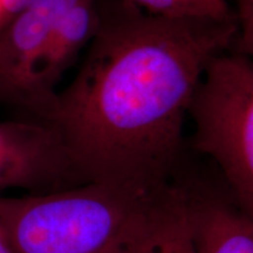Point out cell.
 <instances>
[{
    "instance_id": "6da1fadb",
    "label": "cell",
    "mask_w": 253,
    "mask_h": 253,
    "mask_svg": "<svg viewBox=\"0 0 253 253\" xmlns=\"http://www.w3.org/2000/svg\"><path fill=\"white\" fill-rule=\"evenodd\" d=\"M99 21L47 125L84 183L157 188L184 162V125L211 61L230 50L237 21L171 19L126 0Z\"/></svg>"
},
{
    "instance_id": "7a4b0ae2",
    "label": "cell",
    "mask_w": 253,
    "mask_h": 253,
    "mask_svg": "<svg viewBox=\"0 0 253 253\" xmlns=\"http://www.w3.org/2000/svg\"><path fill=\"white\" fill-rule=\"evenodd\" d=\"M160 186L87 183L48 194L0 196V225L14 253H107Z\"/></svg>"
},
{
    "instance_id": "3957f363",
    "label": "cell",
    "mask_w": 253,
    "mask_h": 253,
    "mask_svg": "<svg viewBox=\"0 0 253 253\" xmlns=\"http://www.w3.org/2000/svg\"><path fill=\"white\" fill-rule=\"evenodd\" d=\"M189 118L192 149L210 161L236 203L253 218V59L231 49L216 56Z\"/></svg>"
},
{
    "instance_id": "277c9868",
    "label": "cell",
    "mask_w": 253,
    "mask_h": 253,
    "mask_svg": "<svg viewBox=\"0 0 253 253\" xmlns=\"http://www.w3.org/2000/svg\"><path fill=\"white\" fill-rule=\"evenodd\" d=\"M82 184L53 126L37 120L0 122V192L48 194Z\"/></svg>"
},
{
    "instance_id": "5b68a950",
    "label": "cell",
    "mask_w": 253,
    "mask_h": 253,
    "mask_svg": "<svg viewBox=\"0 0 253 253\" xmlns=\"http://www.w3.org/2000/svg\"><path fill=\"white\" fill-rule=\"evenodd\" d=\"M80 0H36L0 28V104L39 121L33 73L50 32Z\"/></svg>"
},
{
    "instance_id": "8992f818",
    "label": "cell",
    "mask_w": 253,
    "mask_h": 253,
    "mask_svg": "<svg viewBox=\"0 0 253 253\" xmlns=\"http://www.w3.org/2000/svg\"><path fill=\"white\" fill-rule=\"evenodd\" d=\"M107 253H197L191 209L179 169L151 194Z\"/></svg>"
},
{
    "instance_id": "52a82bcc",
    "label": "cell",
    "mask_w": 253,
    "mask_h": 253,
    "mask_svg": "<svg viewBox=\"0 0 253 253\" xmlns=\"http://www.w3.org/2000/svg\"><path fill=\"white\" fill-rule=\"evenodd\" d=\"M181 176L188 192L197 253H253V218L240 209L213 168Z\"/></svg>"
},
{
    "instance_id": "ba28073f",
    "label": "cell",
    "mask_w": 253,
    "mask_h": 253,
    "mask_svg": "<svg viewBox=\"0 0 253 253\" xmlns=\"http://www.w3.org/2000/svg\"><path fill=\"white\" fill-rule=\"evenodd\" d=\"M99 21L97 0H80L50 32L33 73L39 121L48 123L55 107L56 84L93 39Z\"/></svg>"
},
{
    "instance_id": "9c48e42d",
    "label": "cell",
    "mask_w": 253,
    "mask_h": 253,
    "mask_svg": "<svg viewBox=\"0 0 253 253\" xmlns=\"http://www.w3.org/2000/svg\"><path fill=\"white\" fill-rule=\"evenodd\" d=\"M148 13L171 19L233 23L237 21L235 8L227 0H126Z\"/></svg>"
},
{
    "instance_id": "30bf717a",
    "label": "cell",
    "mask_w": 253,
    "mask_h": 253,
    "mask_svg": "<svg viewBox=\"0 0 253 253\" xmlns=\"http://www.w3.org/2000/svg\"><path fill=\"white\" fill-rule=\"evenodd\" d=\"M237 34L231 50L253 59V0H235Z\"/></svg>"
},
{
    "instance_id": "8fae6325",
    "label": "cell",
    "mask_w": 253,
    "mask_h": 253,
    "mask_svg": "<svg viewBox=\"0 0 253 253\" xmlns=\"http://www.w3.org/2000/svg\"><path fill=\"white\" fill-rule=\"evenodd\" d=\"M36 0H4V5H2V18L1 24H0V28L7 23V21L19 12L28 7L31 4Z\"/></svg>"
},
{
    "instance_id": "7c38bea8",
    "label": "cell",
    "mask_w": 253,
    "mask_h": 253,
    "mask_svg": "<svg viewBox=\"0 0 253 253\" xmlns=\"http://www.w3.org/2000/svg\"><path fill=\"white\" fill-rule=\"evenodd\" d=\"M0 253H14L1 225H0Z\"/></svg>"
},
{
    "instance_id": "4fadbf2b",
    "label": "cell",
    "mask_w": 253,
    "mask_h": 253,
    "mask_svg": "<svg viewBox=\"0 0 253 253\" xmlns=\"http://www.w3.org/2000/svg\"><path fill=\"white\" fill-rule=\"evenodd\" d=\"M2 5H4V0H0V24H1L2 18Z\"/></svg>"
}]
</instances>
